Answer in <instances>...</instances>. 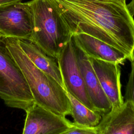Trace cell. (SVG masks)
Returning <instances> with one entry per match:
<instances>
[{
    "instance_id": "7a4b0ae2",
    "label": "cell",
    "mask_w": 134,
    "mask_h": 134,
    "mask_svg": "<svg viewBox=\"0 0 134 134\" xmlns=\"http://www.w3.org/2000/svg\"><path fill=\"white\" fill-rule=\"evenodd\" d=\"M4 39L8 50L23 74L34 102L58 115H71V104L65 88L52 76L34 64L20 48L17 39Z\"/></svg>"
},
{
    "instance_id": "5bb4252c",
    "label": "cell",
    "mask_w": 134,
    "mask_h": 134,
    "mask_svg": "<svg viewBox=\"0 0 134 134\" xmlns=\"http://www.w3.org/2000/svg\"><path fill=\"white\" fill-rule=\"evenodd\" d=\"M129 60L130 61L131 70L126 86L124 98L126 101L130 102L134 107V53Z\"/></svg>"
},
{
    "instance_id": "8fae6325",
    "label": "cell",
    "mask_w": 134,
    "mask_h": 134,
    "mask_svg": "<svg viewBox=\"0 0 134 134\" xmlns=\"http://www.w3.org/2000/svg\"><path fill=\"white\" fill-rule=\"evenodd\" d=\"M72 36L90 58L118 64H123L128 58L116 48L89 35L79 33Z\"/></svg>"
},
{
    "instance_id": "ba28073f",
    "label": "cell",
    "mask_w": 134,
    "mask_h": 134,
    "mask_svg": "<svg viewBox=\"0 0 134 134\" xmlns=\"http://www.w3.org/2000/svg\"><path fill=\"white\" fill-rule=\"evenodd\" d=\"M77 63L91 100L96 111L102 116L108 113L111 104L102 89L89 57L72 36Z\"/></svg>"
},
{
    "instance_id": "7c38bea8",
    "label": "cell",
    "mask_w": 134,
    "mask_h": 134,
    "mask_svg": "<svg viewBox=\"0 0 134 134\" xmlns=\"http://www.w3.org/2000/svg\"><path fill=\"white\" fill-rule=\"evenodd\" d=\"M17 41L24 52L34 64L52 76L64 88L58 60L48 55L30 40L17 39Z\"/></svg>"
},
{
    "instance_id": "6da1fadb",
    "label": "cell",
    "mask_w": 134,
    "mask_h": 134,
    "mask_svg": "<svg viewBox=\"0 0 134 134\" xmlns=\"http://www.w3.org/2000/svg\"><path fill=\"white\" fill-rule=\"evenodd\" d=\"M72 35L84 33L112 46L128 58L134 52V19L119 0H50Z\"/></svg>"
},
{
    "instance_id": "30bf717a",
    "label": "cell",
    "mask_w": 134,
    "mask_h": 134,
    "mask_svg": "<svg viewBox=\"0 0 134 134\" xmlns=\"http://www.w3.org/2000/svg\"><path fill=\"white\" fill-rule=\"evenodd\" d=\"M97 134H134V107L129 101L111 108L96 126Z\"/></svg>"
},
{
    "instance_id": "52a82bcc",
    "label": "cell",
    "mask_w": 134,
    "mask_h": 134,
    "mask_svg": "<svg viewBox=\"0 0 134 134\" xmlns=\"http://www.w3.org/2000/svg\"><path fill=\"white\" fill-rule=\"evenodd\" d=\"M25 111L24 134H64L72 122L35 102Z\"/></svg>"
},
{
    "instance_id": "9a60e30c",
    "label": "cell",
    "mask_w": 134,
    "mask_h": 134,
    "mask_svg": "<svg viewBox=\"0 0 134 134\" xmlns=\"http://www.w3.org/2000/svg\"><path fill=\"white\" fill-rule=\"evenodd\" d=\"M64 134H97V130L96 127H88L73 122Z\"/></svg>"
},
{
    "instance_id": "8992f818",
    "label": "cell",
    "mask_w": 134,
    "mask_h": 134,
    "mask_svg": "<svg viewBox=\"0 0 134 134\" xmlns=\"http://www.w3.org/2000/svg\"><path fill=\"white\" fill-rule=\"evenodd\" d=\"M66 91L89 109L96 111L87 92L76 59L72 37L57 59Z\"/></svg>"
},
{
    "instance_id": "9c48e42d",
    "label": "cell",
    "mask_w": 134,
    "mask_h": 134,
    "mask_svg": "<svg viewBox=\"0 0 134 134\" xmlns=\"http://www.w3.org/2000/svg\"><path fill=\"white\" fill-rule=\"evenodd\" d=\"M90 59L101 87L111 104V108L121 106L124 101L121 91L119 64L92 58Z\"/></svg>"
},
{
    "instance_id": "e0dca14e",
    "label": "cell",
    "mask_w": 134,
    "mask_h": 134,
    "mask_svg": "<svg viewBox=\"0 0 134 134\" xmlns=\"http://www.w3.org/2000/svg\"><path fill=\"white\" fill-rule=\"evenodd\" d=\"M23 0H0V6L18 2H21Z\"/></svg>"
},
{
    "instance_id": "4fadbf2b",
    "label": "cell",
    "mask_w": 134,
    "mask_h": 134,
    "mask_svg": "<svg viewBox=\"0 0 134 134\" xmlns=\"http://www.w3.org/2000/svg\"><path fill=\"white\" fill-rule=\"evenodd\" d=\"M67 94L71 106V115L74 122L91 127L97 126L101 120L102 115L87 108L68 92Z\"/></svg>"
},
{
    "instance_id": "277c9868",
    "label": "cell",
    "mask_w": 134,
    "mask_h": 134,
    "mask_svg": "<svg viewBox=\"0 0 134 134\" xmlns=\"http://www.w3.org/2000/svg\"><path fill=\"white\" fill-rule=\"evenodd\" d=\"M0 97L6 106L25 111L34 103L23 74L8 50L4 38L1 36Z\"/></svg>"
},
{
    "instance_id": "5b68a950",
    "label": "cell",
    "mask_w": 134,
    "mask_h": 134,
    "mask_svg": "<svg viewBox=\"0 0 134 134\" xmlns=\"http://www.w3.org/2000/svg\"><path fill=\"white\" fill-rule=\"evenodd\" d=\"M33 27L32 14L28 2L0 6V36L30 40Z\"/></svg>"
},
{
    "instance_id": "ac0fdd59",
    "label": "cell",
    "mask_w": 134,
    "mask_h": 134,
    "mask_svg": "<svg viewBox=\"0 0 134 134\" xmlns=\"http://www.w3.org/2000/svg\"><path fill=\"white\" fill-rule=\"evenodd\" d=\"M119 1H121L122 2H123V3H126V1L127 0H119Z\"/></svg>"
},
{
    "instance_id": "3957f363",
    "label": "cell",
    "mask_w": 134,
    "mask_h": 134,
    "mask_svg": "<svg viewBox=\"0 0 134 134\" xmlns=\"http://www.w3.org/2000/svg\"><path fill=\"white\" fill-rule=\"evenodd\" d=\"M33 16L31 39L48 55L58 59L72 36L59 11L50 0L28 2Z\"/></svg>"
},
{
    "instance_id": "2e32d148",
    "label": "cell",
    "mask_w": 134,
    "mask_h": 134,
    "mask_svg": "<svg viewBox=\"0 0 134 134\" xmlns=\"http://www.w3.org/2000/svg\"><path fill=\"white\" fill-rule=\"evenodd\" d=\"M127 7L131 15L133 17L134 16V0H131V1L128 4H127Z\"/></svg>"
}]
</instances>
